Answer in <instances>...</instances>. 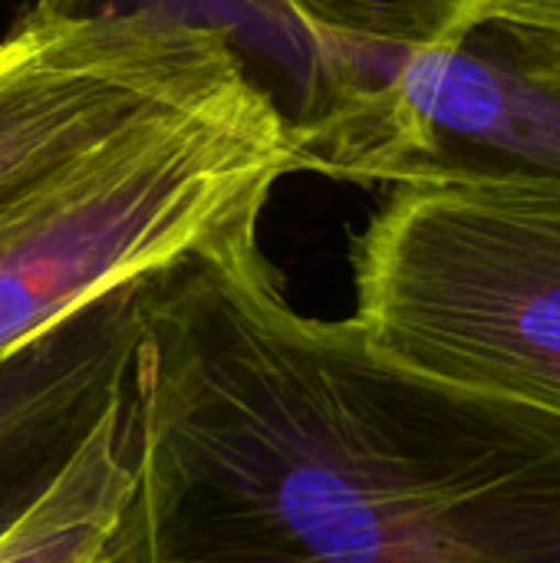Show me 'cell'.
Masks as SVG:
<instances>
[{
  "label": "cell",
  "instance_id": "6",
  "mask_svg": "<svg viewBox=\"0 0 560 563\" xmlns=\"http://www.w3.org/2000/svg\"><path fill=\"white\" fill-rule=\"evenodd\" d=\"M142 277L92 297L0 360V534L73 468L92 435L125 406Z\"/></svg>",
  "mask_w": 560,
  "mask_h": 563
},
{
  "label": "cell",
  "instance_id": "3",
  "mask_svg": "<svg viewBox=\"0 0 560 563\" xmlns=\"http://www.w3.org/2000/svg\"><path fill=\"white\" fill-rule=\"evenodd\" d=\"M353 280V320L396 363L560 416V198L399 185Z\"/></svg>",
  "mask_w": 560,
  "mask_h": 563
},
{
  "label": "cell",
  "instance_id": "8",
  "mask_svg": "<svg viewBox=\"0 0 560 563\" xmlns=\"http://www.w3.org/2000/svg\"><path fill=\"white\" fill-rule=\"evenodd\" d=\"M317 36L373 56H399L452 33L482 0H284Z\"/></svg>",
  "mask_w": 560,
  "mask_h": 563
},
{
  "label": "cell",
  "instance_id": "7",
  "mask_svg": "<svg viewBox=\"0 0 560 563\" xmlns=\"http://www.w3.org/2000/svg\"><path fill=\"white\" fill-rule=\"evenodd\" d=\"M125 406L92 435L73 468L0 534V563H109L129 498Z\"/></svg>",
  "mask_w": 560,
  "mask_h": 563
},
{
  "label": "cell",
  "instance_id": "4",
  "mask_svg": "<svg viewBox=\"0 0 560 563\" xmlns=\"http://www.w3.org/2000/svg\"><path fill=\"white\" fill-rule=\"evenodd\" d=\"M307 168L360 185L560 198V49L472 13L363 89Z\"/></svg>",
  "mask_w": 560,
  "mask_h": 563
},
{
  "label": "cell",
  "instance_id": "2",
  "mask_svg": "<svg viewBox=\"0 0 560 563\" xmlns=\"http://www.w3.org/2000/svg\"><path fill=\"white\" fill-rule=\"evenodd\" d=\"M304 152L274 102L241 86L135 125L0 195V360L92 297L257 228Z\"/></svg>",
  "mask_w": 560,
  "mask_h": 563
},
{
  "label": "cell",
  "instance_id": "9",
  "mask_svg": "<svg viewBox=\"0 0 560 563\" xmlns=\"http://www.w3.org/2000/svg\"><path fill=\"white\" fill-rule=\"evenodd\" d=\"M475 13L505 16L560 49V0H482Z\"/></svg>",
  "mask_w": 560,
  "mask_h": 563
},
{
  "label": "cell",
  "instance_id": "1",
  "mask_svg": "<svg viewBox=\"0 0 560 563\" xmlns=\"http://www.w3.org/2000/svg\"><path fill=\"white\" fill-rule=\"evenodd\" d=\"M109 563H560V416L297 313L234 231L149 271Z\"/></svg>",
  "mask_w": 560,
  "mask_h": 563
},
{
  "label": "cell",
  "instance_id": "5",
  "mask_svg": "<svg viewBox=\"0 0 560 563\" xmlns=\"http://www.w3.org/2000/svg\"><path fill=\"white\" fill-rule=\"evenodd\" d=\"M241 86L251 82L234 46L211 26L33 7L0 40V195Z\"/></svg>",
  "mask_w": 560,
  "mask_h": 563
}]
</instances>
